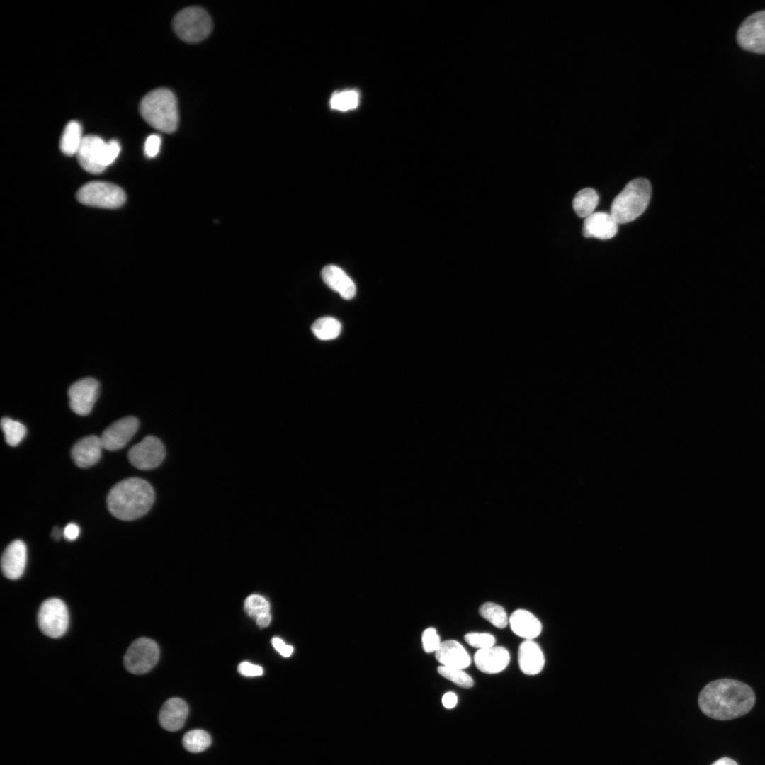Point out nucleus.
<instances>
[{"label": "nucleus", "instance_id": "obj_1", "mask_svg": "<svg viewBox=\"0 0 765 765\" xmlns=\"http://www.w3.org/2000/svg\"><path fill=\"white\" fill-rule=\"evenodd\" d=\"M754 703L755 694L749 686L727 678L708 683L698 696L701 711L720 720H732L747 714Z\"/></svg>", "mask_w": 765, "mask_h": 765}, {"label": "nucleus", "instance_id": "obj_2", "mask_svg": "<svg viewBox=\"0 0 765 765\" xmlns=\"http://www.w3.org/2000/svg\"><path fill=\"white\" fill-rule=\"evenodd\" d=\"M154 501L152 485L144 480L132 477L115 484L107 496L110 513L123 521H131L144 516Z\"/></svg>", "mask_w": 765, "mask_h": 765}, {"label": "nucleus", "instance_id": "obj_3", "mask_svg": "<svg viewBox=\"0 0 765 765\" xmlns=\"http://www.w3.org/2000/svg\"><path fill=\"white\" fill-rule=\"evenodd\" d=\"M139 110L143 119L158 130L172 133L178 128L177 100L168 89L159 88L149 92L142 99Z\"/></svg>", "mask_w": 765, "mask_h": 765}, {"label": "nucleus", "instance_id": "obj_4", "mask_svg": "<svg viewBox=\"0 0 765 765\" xmlns=\"http://www.w3.org/2000/svg\"><path fill=\"white\" fill-rule=\"evenodd\" d=\"M651 193V184L647 178L631 180L612 201L611 216L618 224L633 221L646 210Z\"/></svg>", "mask_w": 765, "mask_h": 765}, {"label": "nucleus", "instance_id": "obj_5", "mask_svg": "<svg viewBox=\"0 0 765 765\" xmlns=\"http://www.w3.org/2000/svg\"><path fill=\"white\" fill-rule=\"evenodd\" d=\"M120 151V146L116 140L106 142L98 136L89 135L84 137L76 155L85 171L100 174L116 159Z\"/></svg>", "mask_w": 765, "mask_h": 765}, {"label": "nucleus", "instance_id": "obj_6", "mask_svg": "<svg viewBox=\"0 0 765 765\" xmlns=\"http://www.w3.org/2000/svg\"><path fill=\"white\" fill-rule=\"evenodd\" d=\"M173 28L182 40L194 43L204 40L210 35L212 22L203 8L191 6L181 10L175 16Z\"/></svg>", "mask_w": 765, "mask_h": 765}, {"label": "nucleus", "instance_id": "obj_7", "mask_svg": "<svg viewBox=\"0 0 765 765\" xmlns=\"http://www.w3.org/2000/svg\"><path fill=\"white\" fill-rule=\"evenodd\" d=\"M82 204L103 208H117L124 204L126 195L119 186L107 182L93 181L84 185L76 193Z\"/></svg>", "mask_w": 765, "mask_h": 765}, {"label": "nucleus", "instance_id": "obj_8", "mask_svg": "<svg viewBox=\"0 0 765 765\" xmlns=\"http://www.w3.org/2000/svg\"><path fill=\"white\" fill-rule=\"evenodd\" d=\"M38 623L45 635L58 638L62 637L69 626V613L65 604L57 598L45 600L41 604Z\"/></svg>", "mask_w": 765, "mask_h": 765}, {"label": "nucleus", "instance_id": "obj_9", "mask_svg": "<svg viewBox=\"0 0 765 765\" xmlns=\"http://www.w3.org/2000/svg\"><path fill=\"white\" fill-rule=\"evenodd\" d=\"M159 648L155 641L147 638L135 640L124 657L127 670L135 674H142L151 670L157 663Z\"/></svg>", "mask_w": 765, "mask_h": 765}, {"label": "nucleus", "instance_id": "obj_10", "mask_svg": "<svg viewBox=\"0 0 765 765\" xmlns=\"http://www.w3.org/2000/svg\"><path fill=\"white\" fill-rule=\"evenodd\" d=\"M737 40L744 50L765 54V11L750 15L742 23L737 33Z\"/></svg>", "mask_w": 765, "mask_h": 765}, {"label": "nucleus", "instance_id": "obj_11", "mask_svg": "<svg viewBox=\"0 0 765 765\" xmlns=\"http://www.w3.org/2000/svg\"><path fill=\"white\" fill-rule=\"evenodd\" d=\"M130 463L137 469L147 470L158 467L165 458V448L157 437L148 436L134 445L128 452Z\"/></svg>", "mask_w": 765, "mask_h": 765}, {"label": "nucleus", "instance_id": "obj_12", "mask_svg": "<svg viewBox=\"0 0 765 765\" xmlns=\"http://www.w3.org/2000/svg\"><path fill=\"white\" fill-rule=\"evenodd\" d=\"M99 383L93 378H84L74 382L68 390L69 406L76 414H89L97 400Z\"/></svg>", "mask_w": 765, "mask_h": 765}, {"label": "nucleus", "instance_id": "obj_13", "mask_svg": "<svg viewBox=\"0 0 765 765\" xmlns=\"http://www.w3.org/2000/svg\"><path fill=\"white\" fill-rule=\"evenodd\" d=\"M139 421L135 416L120 419L103 432L101 439L103 448L117 450L124 447L137 432Z\"/></svg>", "mask_w": 765, "mask_h": 765}, {"label": "nucleus", "instance_id": "obj_14", "mask_svg": "<svg viewBox=\"0 0 765 765\" xmlns=\"http://www.w3.org/2000/svg\"><path fill=\"white\" fill-rule=\"evenodd\" d=\"M27 561L26 545L21 540L11 543L1 557L3 574L9 579H19L23 574Z\"/></svg>", "mask_w": 765, "mask_h": 765}, {"label": "nucleus", "instance_id": "obj_15", "mask_svg": "<svg viewBox=\"0 0 765 765\" xmlns=\"http://www.w3.org/2000/svg\"><path fill=\"white\" fill-rule=\"evenodd\" d=\"M510 661L509 651L504 647L480 649L474 654L475 666L482 672L497 674L504 670Z\"/></svg>", "mask_w": 765, "mask_h": 765}, {"label": "nucleus", "instance_id": "obj_16", "mask_svg": "<svg viewBox=\"0 0 765 765\" xmlns=\"http://www.w3.org/2000/svg\"><path fill=\"white\" fill-rule=\"evenodd\" d=\"M103 448L101 437L91 435L81 438L72 449V458L79 468L91 467L100 460Z\"/></svg>", "mask_w": 765, "mask_h": 765}, {"label": "nucleus", "instance_id": "obj_17", "mask_svg": "<svg viewBox=\"0 0 765 765\" xmlns=\"http://www.w3.org/2000/svg\"><path fill=\"white\" fill-rule=\"evenodd\" d=\"M618 225L611 214L605 212H594L585 218L582 234L586 238L609 239L616 234Z\"/></svg>", "mask_w": 765, "mask_h": 765}, {"label": "nucleus", "instance_id": "obj_18", "mask_svg": "<svg viewBox=\"0 0 765 765\" xmlns=\"http://www.w3.org/2000/svg\"><path fill=\"white\" fill-rule=\"evenodd\" d=\"M188 713L186 701L179 698H171L162 706L159 721L161 726L168 731H177L184 725Z\"/></svg>", "mask_w": 765, "mask_h": 765}, {"label": "nucleus", "instance_id": "obj_19", "mask_svg": "<svg viewBox=\"0 0 765 765\" xmlns=\"http://www.w3.org/2000/svg\"><path fill=\"white\" fill-rule=\"evenodd\" d=\"M436 659L445 667L465 669L471 664V658L466 650L456 640L441 642L435 652Z\"/></svg>", "mask_w": 765, "mask_h": 765}, {"label": "nucleus", "instance_id": "obj_20", "mask_svg": "<svg viewBox=\"0 0 765 765\" xmlns=\"http://www.w3.org/2000/svg\"><path fill=\"white\" fill-rule=\"evenodd\" d=\"M518 662L521 671L527 675H536L541 672L545 657L540 646L533 640H526L518 647Z\"/></svg>", "mask_w": 765, "mask_h": 765}, {"label": "nucleus", "instance_id": "obj_21", "mask_svg": "<svg viewBox=\"0 0 765 765\" xmlns=\"http://www.w3.org/2000/svg\"><path fill=\"white\" fill-rule=\"evenodd\" d=\"M324 282L332 290L339 293L345 300L352 299L356 288L352 279L341 268L334 265L326 266L322 271Z\"/></svg>", "mask_w": 765, "mask_h": 765}, {"label": "nucleus", "instance_id": "obj_22", "mask_svg": "<svg viewBox=\"0 0 765 765\" xmlns=\"http://www.w3.org/2000/svg\"><path fill=\"white\" fill-rule=\"evenodd\" d=\"M509 622L511 630L517 635L533 640L541 633L542 625L538 618L528 611L517 609L511 615Z\"/></svg>", "mask_w": 765, "mask_h": 765}, {"label": "nucleus", "instance_id": "obj_23", "mask_svg": "<svg viewBox=\"0 0 765 765\" xmlns=\"http://www.w3.org/2000/svg\"><path fill=\"white\" fill-rule=\"evenodd\" d=\"M83 139L81 125L75 120L69 122L61 137L60 142L61 151L67 156L76 154Z\"/></svg>", "mask_w": 765, "mask_h": 765}, {"label": "nucleus", "instance_id": "obj_24", "mask_svg": "<svg viewBox=\"0 0 765 765\" xmlns=\"http://www.w3.org/2000/svg\"><path fill=\"white\" fill-rule=\"evenodd\" d=\"M599 199L596 191L591 188H585L578 191L572 203L577 215L582 218H586L593 214Z\"/></svg>", "mask_w": 765, "mask_h": 765}, {"label": "nucleus", "instance_id": "obj_25", "mask_svg": "<svg viewBox=\"0 0 765 765\" xmlns=\"http://www.w3.org/2000/svg\"><path fill=\"white\" fill-rule=\"evenodd\" d=\"M311 329L318 339L331 340L339 336L341 331V324L334 317H324L317 319Z\"/></svg>", "mask_w": 765, "mask_h": 765}, {"label": "nucleus", "instance_id": "obj_26", "mask_svg": "<svg viewBox=\"0 0 765 765\" xmlns=\"http://www.w3.org/2000/svg\"><path fill=\"white\" fill-rule=\"evenodd\" d=\"M183 745L188 752L198 753L205 750L211 744V737L202 730H193L183 737Z\"/></svg>", "mask_w": 765, "mask_h": 765}, {"label": "nucleus", "instance_id": "obj_27", "mask_svg": "<svg viewBox=\"0 0 765 765\" xmlns=\"http://www.w3.org/2000/svg\"><path fill=\"white\" fill-rule=\"evenodd\" d=\"M6 442L11 446H18L26 435V428L21 422L8 417L1 421Z\"/></svg>", "mask_w": 765, "mask_h": 765}, {"label": "nucleus", "instance_id": "obj_28", "mask_svg": "<svg viewBox=\"0 0 765 765\" xmlns=\"http://www.w3.org/2000/svg\"><path fill=\"white\" fill-rule=\"evenodd\" d=\"M482 617L498 628H505L509 622L504 608L492 602L484 603L479 608Z\"/></svg>", "mask_w": 765, "mask_h": 765}, {"label": "nucleus", "instance_id": "obj_29", "mask_svg": "<svg viewBox=\"0 0 765 765\" xmlns=\"http://www.w3.org/2000/svg\"><path fill=\"white\" fill-rule=\"evenodd\" d=\"M244 610L251 617L256 620L259 617L270 613V604L261 595H249L244 601Z\"/></svg>", "mask_w": 765, "mask_h": 765}, {"label": "nucleus", "instance_id": "obj_30", "mask_svg": "<svg viewBox=\"0 0 765 765\" xmlns=\"http://www.w3.org/2000/svg\"><path fill=\"white\" fill-rule=\"evenodd\" d=\"M359 96L356 91L347 90L335 93L330 101L334 109L345 111L357 107Z\"/></svg>", "mask_w": 765, "mask_h": 765}, {"label": "nucleus", "instance_id": "obj_31", "mask_svg": "<svg viewBox=\"0 0 765 765\" xmlns=\"http://www.w3.org/2000/svg\"><path fill=\"white\" fill-rule=\"evenodd\" d=\"M438 672L460 687L469 688L474 684L472 677L463 669L441 665L438 667Z\"/></svg>", "mask_w": 765, "mask_h": 765}, {"label": "nucleus", "instance_id": "obj_32", "mask_svg": "<svg viewBox=\"0 0 765 765\" xmlns=\"http://www.w3.org/2000/svg\"><path fill=\"white\" fill-rule=\"evenodd\" d=\"M464 639L469 645L479 650L493 647L496 642L494 636L487 633H469Z\"/></svg>", "mask_w": 765, "mask_h": 765}, {"label": "nucleus", "instance_id": "obj_33", "mask_svg": "<svg viewBox=\"0 0 765 765\" xmlns=\"http://www.w3.org/2000/svg\"><path fill=\"white\" fill-rule=\"evenodd\" d=\"M421 641L424 650L428 653L435 652L441 643L434 628H428L423 632Z\"/></svg>", "mask_w": 765, "mask_h": 765}, {"label": "nucleus", "instance_id": "obj_34", "mask_svg": "<svg viewBox=\"0 0 765 765\" xmlns=\"http://www.w3.org/2000/svg\"><path fill=\"white\" fill-rule=\"evenodd\" d=\"M162 139L156 134L150 135L144 143V154L148 158L155 157L159 152Z\"/></svg>", "mask_w": 765, "mask_h": 765}, {"label": "nucleus", "instance_id": "obj_35", "mask_svg": "<svg viewBox=\"0 0 765 765\" xmlns=\"http://www.w3.org/2000/svg\"><path fill=\"white\" fill-rule=\"evenodd\" d=\"M238 672L245 676H258L263 674L264 670L261 666L254 664L249 662H242L238 666Z\"/></svg>", "mask_w": 765, "mask_h": 765}, {"label": "nucleus", "instance_id": "obj_36", "mask_svg": "<svg viewBox=\"0 0 765 765\" xmlns=\"http://www.w3.org/2000/svg\"><path fill=\"white\" fill-rule=\"evenodd\" d=\"M273 647L283 657H290L293 652V647L291 645H286L284 641L278 637H274L271 640Z\"/></svg>", "mask_w": 765, "mask_h": 765}, {"label": "nucleus", "instance_id": "obj_37", "mask_svg": "<svg viewBox=\"0 0 765 765\" xmlns=\"http://www.w3.org/2000/svg\"><path fill=\"white\" fill-rule=\"evenodd\" d=\"M79 527L74 523H70L64 528L63 536L66 540L72 541L79 537Z\"/></svg>", "mask_w": 765, "mask_h": 765}, {"label": "nucleus", "instance_id": "obj_38", "mask_svg": "<svg viewBox=\"0 0 765 765\" xmlns=\"http://www.w3.org/2000/svg\"><path fill=\"white\" fill-rule=\"evenodd\" d=\"M457 702V696L453 692H447L442 697V703L448 709L454 708Z\"/></svg>", "mask_w": 765, "mask_h": 765}, {"label": "nucleus", "instance_id": "obj_39", "mask_svg": "<svg viewBox=\"0 0 765 765\" xmlns=\"http://www.w3.org/2000/svg\"><path fill=\"white\" fill-rule=\"evenodd\" d=\"M271 620V613H268V614H266V615H264V616H261L259 617L256 620V624H257V625L259 627H260V628H266L270 624Z\"/></svg>", "mask_w": 765, "mask_h": 765}, {"label": "nucleus", "instance_id": "obj_40", "mask_svg": "<svg viewBox=\"0 0 765 765\" xmlns=\"http://www.w3.org/2000/svg\"><path fill=\"white\" fill-rule=\"evenodd\" d=\"M711 765H738V764L735 761H734L733 759H730L729 757H722V758H720V759L716 760Z\"/></svg>", "mask_w": 765, "mask_h": 765}, {"label": "nucleus", "instance_id": "obj_41", "mask_svg": "<svg viewBox=\"0 0 765 765\" xmlns=\"http://www.w3.org/2000/svg\"><path fill=\"white\" fill-rule=\"evenodd\" d=\"M52 533V536L55 539H60L62 533L61 531L58 528H55Z\"/></svg>", "mask_w": 765, "mask_h": 765}]
</instances>
